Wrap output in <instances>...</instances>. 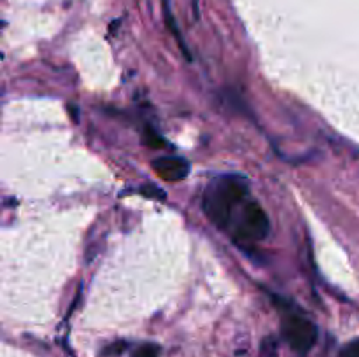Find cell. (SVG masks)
Segmentation results:
<instances>
[{"label": "cell", "mask_w": 359, "mask_h": 357, "mask_svg": "<svg viewBox=\"0 0 359 357\" xmlns=\"http://www.w3.org/2000/svg\"><path fill=\"white\" fill-rule=\"evenodd\" d=\"M230 233L240 245H253L270 233V221L263 207L254 198L246 200L230 224Z\"/></svg>", "instance_id": "obj_2"}, {"label": "cell", "mask_w": 359, "mask_h": 357, "mask_svg": "<svg viewBox=\"0 0 359 357\" xmlns=\"http://www.w3.org/2000/svg\"><path fill=\"white\" fill-rule=\"evenodd\" d=\"M135 357H158V347L156 345H144L137 350Z\"/></svg>", "instance_id": "obj_7"}, {"label": "cell", "mask_w": 359, "mask_h": 357, "mask_svg": "<svg viewBox=\"0 0 359 357\" xmlns=\"http://www.w3.org/2000/svg\"><path fill=\"white\" fill-rule=\"evenodd\" d=\"M338 357H359V340H354V342L342 347Z\"/></svg>", "instance_id": "obj_6"}, {"label": "cell", "mask_w": 359, "mask_h": 357, "mask_svg": "<svg viewBox=\"0 0 359 357\" xmlns=\"http://www.w3.org/2000/svg\"><path fill=\"white\" fill-rule=\"evenodd\" d=\"M249 181L239 173L218 175L209 181L204 189V212L221 230H230L233 217L249 200Z\"/></svg>", "instance_id": "obj_1"}, {"label": "cell", "mask_w": 359, "mask_h": 357, "mask_svg": "<svg viewBox=\"0 0 359 357\" xmlns=\"http://www.w3.org/2000/svg\"><path fill=\"white\" fill-rule=\"evenodd\" d=\"M163 9H165V16H167V23H169V29L172 30V34L177 37V41H179V44H181V48H183L184 54H186V57H190V53H188V48L184 46V41L181 39V34H179V30H177L176 20H174V16H172V9H170V0H163Z\"/></svg>", "instance_id": "obj_5"}, {"label": "cell", "mask_w": 359, "mask_h": 357, "mask_svg": "<svg viewBox=\"0 0 359 357\" xmlns=\"http://www.w3.org/2000/svg\"><path fill=\"white\" fill-rule=\"evenodd\" d=\"M281 310L282 338L295 352L307 354L317 342V326L305 315L296 312L291 305H282Z\"/></svg>", "instance_id": "obj_3"}, {"label": "cell", "mask_w": 359, "mask_h": 357, "mask_svg": "<svg viewBox=\"0 0 359 357\" xmlns=\"http://www.w3.org/2000/svg\"><path fill=\"white\" fill-rule=\"evenodd\" d=\"M153 170L163 181L179 182L190 173V163L181 156H162L153 161Z\"/></svg>", "instance_id": "obj_4"}, {"label": "cell", "mask_w": 359, "mask_h": 357, "mask_svg": "<svg viewBox=\"0 0 359 357\" xmlns=\"http://www.w3.org/2000/svg\"><path fill=\"white\" fill-rule=\"evenodd\" d=\"M148 144L151 145V147H162V145H165V142L160 138L158 133H155V131H148Z\"/></svg>", "instance_id": "obj_8"}]
</instances>
